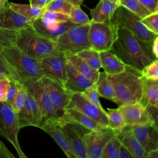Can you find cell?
<instances>
[{"label": "cell", "instance_id": "obj_5", "mask_svg": "<svg viewBox=\"0 0 158 158\" xmlns=\"http://www.w3.org/2000/svg\"><path fill=\"white\" fill-rule=\"evenodd\" d=\"M110 21L118 28L128 30L150 46L157 36L141 22L140 17L122 6L117 7Z\"/></svg>", "mask_w": 158, "mask_h": 158}, {"label": "cell", "instance_id": "obj_29", "mask_svg": "<svg viewBox=\"0 0 158 158\" xmlns=\"http://www.w3.org/2000/svg\"><path fill=\"white\" fill-rule=\"evenodd\" d=\"M108 125L110 128L120 133L126 126L124 117L121 112L117 109H107Z\"/></svg>", "mask_w": 158, "mask_h": 158}, {"label": "cell", "instance_id": "obj_40", "mask_svg": "<svg viewBox=\"0 0 158 158\" xmlns=\"http://www.w3.org/2000/svg\"><path fill=\"white\" fill-rule=\"evenodd\" d=\"M141 73L146 80H158V59H156L149 63L143 69Z\"/></svg>", "mask_w": 158, "mask_h": 158}, {"label": "cell", "instance_id": "obj_46", "mask_svg": "<svg viewBox=\"0 0 158 158\" xmlns=\"http://www.w3.org/2000/svg\"><path fill=\"white\" fill-rule=\"evenodd\" d=\"M14 158L15 156L9 151L5 144L0 140V158Z\"/></svg>", "mask_w": 158, "mask_h": 158}, {"label": "cell", "instance_id": "obj_1", "mask_svg": "<svg viewBox=\"0 0 158 158\" xmlns=\"http://www.w3.org/2000/svg\"><path fill=\"white\" fill-rule=\"evenodd\" d=\"M110 51L127 66L140 72L156 59L151 46L123 28H118L117 36Z\"/></svg>", "mask_w": 158, "mask_h": 158}, {"label": "cell", "instance_id": "obj_21", "mask_svg": "<svg viewBox=\"0 0 158 158\" xmlns=\"http://www.w3.org/2000/svg\"><path fill=\"white\" fill-rule=\"evenodd\" d=\"M121 143L132 154L133 158H146L148 152L133 134L130 126H126L117 135Z\"/></svg>", "mask_w": 158, "mask_h": 158}, {"label": "cell", "instance_id": "obj_55", "mask_svg": "<svg viewBox=\"0 0 158 158\" xmlns=\"http://www.w3.org/2000/svg\"><path fill=\"white\" fill-rule=\"evenodd\" d=\"M110 1H113V2H114L117 3V4H118V5H120V0H110Z\"/></svg>", "mask_w": 158, "mask_h": 158}, {"label": "cell", "instance_id": "obj_9", "mask_svg": "<svg viewBox=\"0 0 158 158\" xmlns=\"http://www.w3.org/2000/svg\"><path fill=\"white\" fill-rule=\"evenodd\" d=\"M59 121L77 158H86L84 136L91 130L81 124L64 120L60 117Z\"/></svg>", "mask_w": 158, "mask_h": 158}, {"label": "cell", "instance_id": "obj_4", "mask_svg": "<svg viewBox=\"0 0 158 158\" xmlns=\"http://www.w3.org/2000/svg\"><path fill=\"white\" fill-rule=\"evenodd\" d=\"M15 45L30 57L40 60L48 56H62L56 41L39 34L31 25L17 31Z\"/></svg>", "mask_w": 158, "mask_h": 158}, {"label": "cell", "instance_id": "obj_15", "mask_svg": "<svg viewBox=\"0 0 158 158\" xmlns=\"http://www.w3.org/2000/svg\"><path fill=\"white\" fill-rule=\"evenodd\" d=\"M118 109L122 114L127 126L144 125L152 122L147 108L140 101L120 106Z\"/></svg>", "mask_w": 158, "mask_h": 158}, {"label": "cell", "instance_id": "obj_24", "mask_svg": "<svg viewBox=\"0 0 158 158\" xmlns=\"http://www.w3.org/2000/svg\"><path fill=\"white\" fill-rule=\"evenodd\" d=\"M65 54L67 60L73 65L80 73H81L93 84L96 83L99 75V70L91 67L86 61L77 54Z\"/></svg>", "mask_w": 158, "mask_h": 158}, {"label": "cell", "instance_id": "obj_43", "mask_svg": "<svg viewBox=\"0 0 158 158\" xmlns=\"http://www.w3.org/2000/svg\"><path fill=\"white\" fill-rule=\"evenodd\" d=\"M10 78L7 75L0 76V101L6 102L8 89L10 86Z\"/></svg>", "mask_w": 158, "mask_h": 158}, {"label": "cell", "instance_id": "obj_20", "mask_svg": "<svg viewBox=\"0 0 158 158\" xmlns=\"http://www.w3.org/2000/svg\"><path fill=\"white\" fill-rule=\"evenodd\" d=\"M66 73L67 80L65 87L72 93H81L93 85L68 60L66 64Z\"/></svg>", "mask_w": 158, "mask_h": 158}, {"label": "cell", "instance_id": "obj_11", "mask_svg": "<svg viewBox=\"0 0 158 158\" xmlns=\"http://www.w3.org/2000/svg\"><path fill=\"white\" fill-rule=\"evenodd\" d=\"M26 86L28 91L37 102L41 109L43 122L49 118L59 117L51 101L43 77L36 81Z\"/></svg>", "mask_w": 158, "mask_h": 158}, {"label": "cell", "instance_id": "obj_8", "mask_svg": "<svg viewBox=\"0 0 158 158\" xmlns=\"http://www.w3.org/2000/svg\"><path fill=\"white\" fill-rule=\"evenodd\" d=\"M117 26L112 21L91 22L88 36L91 48L98 51L110 50L117 36Z\"/></svg>", "mask_w": 158, "mask_h": 158}, {"label": "cell", "instance_id": "obj_19", "mask_svg": "<svg viewBox=\"0 0 158 158\" xmlns=\"http://www.w3.org/2000/svg\"><path fill=\"white\" fill-rule=\"evenodd\" d=\"M75 25H78L72 22L70 20L64 22L46 24L42 22L40 18L33 22L31 24L33 28L39 34L54 41L69 28Z\"/></svg>", "mask_w": 158, "mask_h": 158}, {"label": "cell", "instance_id": "obj_50", "mask_svg": "<svg viewBox=\"0 0 158 158\" xmlns=\"http://www.w3.org/2000/svg\"><path fill=\"white\" fill-rule=\"evenodd\" d=\"M152 52L156 59H158V35L156 36L152 43Z\"/></svg>", "mask_w": 158, "mask_h": 158}, {"label": "cell", "instance_id": "obj_39", "mask_svg": "<svg viewBox=\"0 0 158 158\" xmlns=\"http://www.w3.org/2000/svg\"><path fill=\"white\" fill-rule=\"evenodd\" d=\"M72 5L66 0H51L45 7L44 10L59 12L69 15Z\"/></svg>", "mask_w": 158, "mask_h": 158}, {"label": "cell", "instance_id": "obj_51", "mask_svg": "<svg viewBox=\"0 0 158 158\" xmlns=\"http://www.w3.org/2000/svg\"><path fill=\"white\" fill-rule=\"evenodd\" d=\"M146 158H158V149L148 152Z\"/></svg>", "mask_w": 158, "mask_h": 158}, {"label": "cell", "instance_id": "obj_16", "mask_svg": "<svg viewBox=\"0 0 158 158\" xmlns=\"http://www.w3.org/2000/svg\"><path fill=\"white\" fill-rule=\"evenodd\" d=\"M43 78L51 101L60 117L68 106L72 93L59 83L44 76H43Z\"/></svg>", "mask_w": 158, "mask_h": 158}, {"label": "cell", "instance_id": "obj_37", "mask_svg": "<svg viewBox=\"0 0 158 158\" xmlns=\"http://www.w3.org/2000/svg\"><path fill=\"white\" fill-rule=\"evenodd\" d=\"M69 20L78 25L90 24L91 20L81 9L80 6H73L69 14Z\"/></svg>", "mask_w": 158, "mask_h": 158}, {"label": "cell", "instance_id": "obj_54", "mask_svg": "<svg viewBox=\"0 0 158 158\" xmlns=\"http://www.w3.org/2000/svg\"><path fill=\"white\" fill-rule=\"evenodd\" d=\"M8 2V0H0V9L4 7Z\"/></svg>", "mask_w": 158, "mask_h": 158}, {"label": "cell", "instance_id": "obj_14", "mask_svg": "<svg viewBox=\"0 0 158 158\" xmlns=\"http://www.w3.org/2000/svg\"><path fill=\"white\" fill-rule=\"evenodd\" d=\"M40 128L53 138L67 157L77 158L60 124L59 117L49 118L45 120Z\"/></svg>", "mask_w": 158, "mask_h": 158}, {"label": "cell", "instance_id": "obj_32", "mask_svg": "<svg viewBox=\"0 0 158 158\" xmlns=\"http://www.w3.org/2000/svg\"><path fill=\"white\" fill-rule=\"evenodd\" d=\"M121 142L117 136L112 138L104 146L101 158H119Z\"/></svg>", "mask_w": 158, "mask_h": 158}, {"label": "cell", "instance_id": "obj_49", "mask_svg": "<svg viewBox=\"0 0 158 158\" xmlns=\"http://www.w3.org/2000/svg\"><path fill=\"white\" fill-rule=\"evenodd\" d=\"M30 4L38 6L42 9H44L45 7L50 2L51 0H28Z\"/></svg>", "mask_w": 158, "mask_h": 158}, {"label": "cell", "instance_id": "obj_13", "mask_svg": "<svg viewBox=\"0 0 158 158\" xmlns=\"http://www.w3.org/2000/svg\"><path fill=\"white\" fill-rule=\"evenodd\" d=\"M67 108L76 109L103 127L108 125L107 112L102 110L90 102L81 93H73Z\"/></svg>", "mask_w": 158, "mask_h": 158}, {"label": "cell", "instance_id": "obj_18", "mask_svg": "<svg viewBox=\"0 0 158 158\" xmlns=\"http://www.w3.org/2000/svg\"><path fill=\"white\" fill-rule=\"evenodd\" d=\"M33 22L13 10L8 4L0 9V27L19 30L31 25Z\"/></svg>", "mask_w": 158, "mask_h": 158}, {"label": "cell", "instance_id": "obj_26", "mask_svg": "<svg viewBox=\"0 0 158 158\" xmlns=\"http://www.w3.org/2000/svg\"><path fill=\"white\" fill-rule=\"evenodd\" d=\"M146 108L158 107V80H146L142 99L140 101Z\"/></svg>", "mask_w": 158, "mask_h": 158}, {"label": "cell", "instance_id": "obj_30", "mask_svg": "<svg viewBox=\"0 0 158 158\" xmlns=\"http://www.w3.org/2000/svg\"><path fill=\"white\" fill-rule=\"evenodd\" d=\"M120 6L124 7L141 19L144 18L151 13L138 0H120Z\"/></svg>", "mask_w": 158, "mask_h": 158}, {"label": "cell", "instance_id": "obj_53", "mask_svg": "<svg viewBox=\"0 0 158 158\" xmlns=\"http://www.w3.org/2000/svg\"><path fill=\"white\" fill-rule=\"evenodd\" d=\"M2 75H7V72L6 70H5L1 60H0V76Z\"/></svg>", "mask_w": 158, "mask_h": 158}, {"label": "cell", "instance_id": "obj_10", "mask_svg": "<svg viewBox=\"0 0 158 158\" xmlns=\"http://www.w3.org/2000/svg\"><path fill=\"white\" fill-rule=\"evenodd\" d=\"M118 134L108 127L97 130H91L84 136L86 149V158H101L107 143Z\"/></svg>", "mask_w": 158, "mask_h": 158}, {"label": "cell", "instance_id": "obj_36", "mask_svg": "<svg viewBox=\"0 0 158 158\" xmlns=\"http://www.w3.org/2000/svg\"><path fill=\"white\" fill-rule=\"evenodd\" d=\"M17 31L0 27V52L5 48L15 44Z\"/></svg>", "mask_w": 158, "mask_h": 158}, {"label": "cell", "instance_id": "obj_38", "mask_svg": "<svg viewBox=\"0 0 158 158\" xmlns=\"http://www.w3.org/2000/svg\"><path fill=\"white\" fill-rule=\"evenodd\" d=\"M28 90V89H27ZM27 96L29 99L31 114H32V126H35L38 128H40L41 125L43 123V118L41 109L32 95L28 91Z\"/></svg>", "mask_w": 158, "mask_h": 158}, {"label": "cell", "instance_id": "obj_28", "mask_svg": "<svg viewBox=\"0 0 158 158\" xmlns=\"http://www.w3.org/2000/svg\"><path fill=\"white\" fill-rule=\"evenodd\" d=\"M96 90L99 96L112 101L115 98V94L112 85L107 78V73L103 71L100 72L98 79L95 83Z\"/></svg>", "mask_w": 158, "mask_h": 158}, {"label": "cell", "instance_id": "obj_35", "mask_svg": "<svg viewBox=\"0 0 158 158\" xmlns=\"http://www.w3.org/2000/svg\"><path fill=\"white\" fill-rule=\"evenodd\" d=\"M17 115L20 128L27 126H32L31 110L27 96L23 107Z\"/></svg>", "mask_w": 158, "mask_h": 158}, {"label": "cell", "instance_id": "obj_33", "mask_svg": "<svg viewBox=\"0 0 158 158\" xmlns=\"http://www.w3.org/2000/svg\"><path fill=\"white\" fill-rule=\"evenodd\" d=\"M17 91L15 99L11 105L12 110L17 114L23 107L27 96V88L26 85L17 81Z\"/></svg>", "mask_w": 158, "mask_h": 158}, {"label": "cell", "instance_id": "obj_44", "mask_svg": "<svg viewBox=\"0 0 158 158\" xmlns=\"http://www.w3.org/2000/svg\"><path fill=\"white\" fill-rule=\"evenodd\" d=\"M17 91V82L16 81L10 79V86L8 89L6 101V102L9 104L10 106L15 99V97L16 96Z\"/></svg>", "mask_w": 158, "mask_h": 158}, {"label": "cell", "instance_id": "obj_3", "mask_svg": "<svg viewBox=\"0 0 158 158\" xmlns=\"http://www.w3.org/2000/svg\"><path fill=\"white\" fill-rule=\"evenodd\" d=\"M107 78L114 89L115 98L114 102L118 106L142 99L145 79L140 72L127 66L123 72L107 75Z\"/></svg>", "mask_w": 158, "mask_h": 158}, {"label": "cell", "instance_id": "obj_23", "mask_svg": "<svg viewBox=\"0 0 158 158\" xmlns=\"http://www.w3.org/2000/svg\"><path fill=\"white\" fill-rule=\"evenodd\" d=\"M101 67L107 75H116L123 72L127 65L110 50L99 51Z\"/></svg>", "mask_w": 158, "mask_h": 158}, {"label": "cell", "instance_id": "obj_2", "mask_svg": "<svg viewBox=\"0 0 158 158\" xmlns=\"http://www.w3.org/2000/svg\"><path fill=\"white\" fill-rule=\"evenodd\" d=\"M0 60L7 77L26 86L43 76L39 60L30 57L15 44L2 49Z\"/></svg>", "mask_w": 158, "mask_h": 158}, {"label": "cell", "instance_id": "obj_27", "mask_svg": "<svg viewBox=\"0 0 158 158\" xmlns=\"http://www.w3.org/2000/svg\"><path fill=\"white\" fill-rule=\"evenodd\" d=\"M9 6L15 12L27 17L32 22H34L40 18L44 10V9H42L31 4H27L9 2Z\"/></svg>", "mask_w": 158, "mask_h": 158}, {"label": "cell", "instance_id": "obj_34", "mask_svg": "<svg viewBox=\"0 0 158 158\" xmlns=\"http://www.w3.org/2000/svg\"><path fill=\"white\" fill-rule=\"evenodd\" d=\"M40 18L44 23L51 24L66 22L69 20V15L56 11L44 10Z\"/></svg>", "mask_w": 158, "mask_h": 158}, {"label": "cell", "instance_id": "obj_48", "mask_svg": "<svg viewBox=\"0 0 158 158\" xmlns=\"http://www.w3.org/2000/svg\"><path fill=\"white\" fill-rule=\"evenodd\" d=\"M119 158H133L132 154L128 151V149L121 143V146L119 150Z\"/></svg>", "mask_w": 158, "mask_h": 158}, {"label": "cell", "instance_id": "obj_47", "mask_svg": "<svg viewBox=\"0 0 158 158\" xmlns=\"http://www.w3.org/2000/svg\"><path fill=\"white\" fill-rule=\"evenodd\" d=\"M151 12L155 11L156 6L158 0H138Z\"/></svg>", "mask_w": 158, "mask_h": 158}, {"label": "cell", "instance_id": "obj_42", "mask_svg": "<svg viewBox=\"0 0 158 158\" xmlns=\"http://www.w3.org/2000/svg\"><path fill=\"white\" fill-rule=\"evenodd\" d=\"M81 94L86 98L90 102L99 108L100 109L104 110L102 106H101L99 99V94L96 90V87L95 84H93L91 86L86 88L84 91L81 93Z\"/></svg>", "mask_w": 158, "mask_h": 158}, {"label": "cell", "instance_id": "obj_45", "mask_svg": "<svg viewBox=\"0 0 158 158\" xmlns=\"http://www.w3.org/2000/svg\"><path fill=\"white\" fill-rule=\"evenodd\" d=\"M154 125L158 130V107L150 106L147 108Z\"/></svg>", "mask_w": 158, "mask_h": 158}, {"label": "cell", "instance_id": "obj_6", "mask_svg": "<svg viewBox=\"0 0 158 158\" xmlns=\"http://www.w3.org/2000/svg\"><path fill=\"white\" fill-rule=\"evenodd\" d=\"M89 28V24L75 25L69 28L56 41L59 50L65 53L78 54L91 48L88 36Z\"/></svg>", "mask_w": 158, "mask_h": 158}, {"label": "cell", "instance_id": "obj_12", "mask_svg": "<svg viewBox=\"0 0 158 158\" xmlns=\"http://www.w3.org/2000/svg\"><path fill=\"white\" fill-rule=\"evenodd\" d=\"M43 76L53 80L65 87L67 73V58L62 56H48L39 60Z\"/></svg>", "mask_w": 158, "mask_h": 158}, {"label": "cell", "instance_id": "obj_25", "mask_svg": "<svg viewBox=\"0 0 158 158\" xmlns=\"http://www.w3.org/2000/svg\"><path fill=\"white\" fill-rule=\"evenodd\" d=\"M60 117L65 120L72 121L81 124L91 130H97L104 127L80 110L74 108L65 109L63 114Z\"/></svg>", "mask_w": 158, "mask_h": 158}, {"label": "cell", "instance_id": "obj_52", "mask_svg": "<svg viewBox=\"0 0 158 158\" xmlns=\"http://www.w3.org/2000/svg\"><path fill=\"white\" fill-rule=\"evenodd\" d=\"M72 6H80L84 0H66Z\"/></svg>", "mask_w": 158, "mask_h": 158}, {"label": "cell", "instance_id": "obj_22", "mask_svg": "<svg viewBox=\"0 0 158 158\" xmlns=\"http://www.w3.org/2000/svg\"><path fill=\"white\" fill-rule=\"evenodd\" d=\"M119 6L110 0H99L98 4L91 10V21L94 22H107L110 21Z\"/></svg>", "mask_w": 158, "mask_h": 158}, {"label": "cell", "instance_id": "obj_31", "mask_svg": "<svg viewBox=\"0 0 158 158\" xmlns=\"http://www.w3.org/2000/svg\"><path fill=\"white\" fill-rule=\"evenodd\" d=\"M77 54L86 61L93 69L99 70L101 68L99 51L90 48L83 50Z\"/></svg>", "mask_w": 158, "mask_h": 158}, {"label": "cell", "instance_id": "obj_41", "mask_svg": "<svg viewBox=\"0 0 158 158\" xmlns=\"http://www.w3.org/2000/svg\"><path fill=\"white\" fill-rule=\"evenodd\" d=\"M141 22L152 33L158 35V12H151L143 19Z\"/></svg>", "mask_w": 158, "mask_h": 158}, {"label": "cell", "instance_id": "obj_7", "mask_svg": "<svg viewBox=\"0 0 158 158\" xmlns=\"http://www.w3.org/2000/svg\"><path fill=\"white\" fill-rule=\"evenodd\" d=\"M20 130L17 114L6 102L0 101V135L12 144L20 158H27L18 139Z\"/></svg>", "mask_w": 158, "mask_h": 158}, {"label": "cell", "instance_id": "obj_17", "mask_svg": "<svg viewBox=\"0 0 158 158\" xmlns=\"http://www.w3.org/2000/svg\"><path fill=\"white\" fill-rule=\"evenodd\" d=\"M130 127L133 134L148 153L158 149V130L152 122Z\"/></svg>", "mask_w": 158, "mask_h": 158}, {"label": "cell", "instance_id": "obj_56", "mask_svg": "<svg viewBox=\"0 0 158 158\" xmlns=\"http://www.w3.org/2000/svg\"><path fill=\"white\" fill-rule=\"evenodd\" d=\"M155 11H157V12H158V1H157V4H156V6Z\"/></svg>", "mask_w": 158, "mask_h": 158}]
</instances>
